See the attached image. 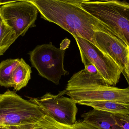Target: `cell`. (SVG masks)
I'll return each mask as SVG.
<instances>
[{
    "label": "cell",
    "mask_w": 129,
    "mask_h": 129,
    "mask_svg": "<svg viewBox=\"0 0 129 129\" xmlns=\"http://www.w3.org/2000/svg\"><path fill=\"white\" fill-rule=\"evenodd\" d=\"M1 98H0V101H1Z\"/></svg>",
    "instance_id": "cell-22"
},
{
    "label": "cell",
    "mask_w": 129,
    "mask_h": 129,
    "mask_svg": "<svg viewBox=\"0 0 129 129\" xmlns=\"http://www.w3.org/2000/svg\"><path fill=\"white\" fill-rule=\"evenodd\" d=\"M3 19L14 29L17 38L25 35L30 28L36 26L38 10L29 0L9 1L0 6Z\"/></svg>",
    "instance_id": "cell-5"
},
{
    "label": "cell",
    "mask_w": 129,
    "mask_h": 129,
    "mask_svg": "<svg viewBox=\"0 0 129 129\" xmlns=\"http://www.w3.org/2000/svg\"><path fill=\"white\" fill-rule=\"evenodd\" d=\"M34 125H27L19 126H11V129H33Z\"/></svg>",
    "instance_id": "cell-18"
},
{
    "label": "cell",
    "mask_w": 129,
    "mask_h": 129,
    "mask_svg": "<svg viewBox=\"0 0 129 129\" xmlns=\"http://www.w3.org/2000/svg\"><path fill=\"white\" fill-rule=\"evenodd\" d=\"M47 115L40 107L8 90L1 94L0 126L35 125Z\"/></svg>",
    "instance_id": "cell-3"
},
{
    "label": "cell",
    "mask_w": 129,
    "mask_h": 129,
    "mask_svg": "<svg viewBox=\"0 0 129 129\" xmlns=\"http://www.w3.org/2000/svg\"><path fill=\"white\" fill-rule=\"evenodd\" d=\"M31 67L23 58L20 59L12 74V87H13L14 91H19L26 86L31 79Z\"/></svg>",
    "instance_id": "cell-12"
},
{
    "label": "cell",
    "mask_w": 129,
    "mask_h": 129,
    "mask_svg": "<svg viewBox=\"0 0 129 129\" xmlns=\"http://www.w3.org/2000/svg\"><path fill=\"white\" fill-rule=\"evenodd\" d=\"M20 59H7L0 63V86L12 87V74L14 69L19 64Z\"/></svg>",
    "instance_id": "cell-14"
},
{
    "label": "cell",
    "mask_w": 129,
    "mask_h": 129,
    "mask_svg": "<svg viewBox=\"0 0 129 129\" xmlns=\"http://www.w3.org/2000/svg\"><path fill=\"white\" fill-rule=\"evenodd\" d=\"M17 38L15 30L3 19L0 10V56L4 55Z\"/></svg>",
    "instance_id": "cell-13"
},
{
    "label": "cell",
    "mask_w": 129,
    "mask_h": 129,
    "mask_svg": "<svg viewBox=\"0 0 129 129\" xmlns=\"http://www.w3.org/2000/svg\"><path fill=\"white\" fill-rule=\"evenodd\" d=\"M127 47H128V53L129 54V47H128V46H127Z\"/></svg>",
    "instance_id": "cell-20"
},
{
    "label": "cell",
    "mask_w": 129,
    "mask_h": 129,
    "mask_svg": "<svg viewBox=\"0 0 129 129\" xmlns=\"http://www.w3.org/2000/svg\"><path fill=\"white\" fill-rule=\"evenodd\" d=\"M83 121L98 129H123L119 126L112 114L94 110L81 116Z\"/></svg>",
    "instance_id": "cell-10"
},
{
    "label": "cell",
    "mask_w": 129,
    "mask_h": 129,
    "mask_svg": "<svg viewBox=\"0 0 129 129\" xmlns=\"http://www.w3.org/2000/svg\"><path fill=\"white\" fill-rule=\"evenodd\" d=\"M78 104L91 107L94 110L108 112L113 114H129V104L112 101H86Z\"/></svg>",
    "instance_id": "cell-11"
},
{
    "label": "cell",
    "mask_w": 129,
    "mask_h": 129,
    "mask_svg": "<svg viewBox=\"0 0 129 129\" xmlns=\"http://www.w3.org/2000/svg\"><path fill=\"white\" fill-rule=\"evenodd\" d=\"M65 53L64 49L56 47L50 42L38 45L28 54L32 66L39 74L58 85L62 76L69 74L64 67Z\"/></svg>",
    "instance_id": "cell-4"
},
{
    "label": "cell",
    "mask_w": 129,
    "mask_h": 129,
    "mask_svg": "<svg viewBox=\"0 0 129 129\" xmlns=\"http://www.w3.org/2000/svg\"><path fill=\"white\" fill-rule=\"evenodd\" d=\"M74 129H98L86 123L84 121L76 122L73 126Z\"/></svg>",
    "instance_id": "cell-17"
},
{
    "label": "cell",
    "mask_w": 129,
    "mask_h": 129,
    "mask_svg": "<svg viewBox=\"0 0 129 129\" xmlns=\"http://www.w3.org/2000/svg\"><path fill=\"white\" fill-rule=\"evenodd\" d=\"M29 1L36 6L42 18L57 24L73 37L86 39L98 47L95 32H108L101 22L80 7L82 1Z\"/></svg>",
    "instance_id": "cell-1"
},
{
    "label": "cell",
    "mask_w": 129,
    "mask_h": 129,
    "mask_svg": "<svg viewBox=\"0 0 129 129\" xmlns=\"http://www.w3.org/2000/svg\"><path fill=\"white\" fill-rule=\"evenodd\" d=\"M64 94V90L57 95L48 92L38 98H29V100L38 105L57 122L73 126L76 122L78 109L75 101L63 96Z\"/></svg>",
    "instance_id": "cell-6"
},
{
    "label": "cell",
    "mask_w": 129,
    "mask_h": 129,
    "mask_svg": "<svg viewBox=\"0 0 129 129\" xmlns=\"http://www.w3.org/2000/svg\"><path fill=\"white\" fill-rule=\"evenodd\" d=\"M113 115L119 126L123 129H129V114Z\"/></svg>",
    "instance_id": "cell-16"
},
{
    "label": "cell",
    "mask_w": 129,
    "mask_h": 129,
    "mask_svg": "<svg viewBox=\"0 0 129 129\" xmlns=\"http://www.w3.org/2000/svg\"><path fill=\"white\" fill-rule=\"evenodd\" d=\"M33 129H74L72 126L58 122L47 114L43 120L34 125Z\"/></svg>",
    "instance_id": "cell-15"
},
{
    "label": "cell",
    "mask_w": 129,
    "mask_h": 129,
    "mask_svg": "<svg viewBox=\"0 0 129 129\" xmlns=\"http://www.w3.org/2000/svg\"><path fill=\"white\" fill-rule=\"evenodd\" d=\"M0 129H11L10 126H0Z\"/></svg>",
    "instance_id": "cell-19"
},
{
    "label": "cell",
    "mask_w": 129,
    "mask_h": 129,
    "mask_svg": "<svg viewBox=\"0 0 129 129\" xmlns=\"http://www.w3.org/2000/svg\"><path fill=\"white\" fill-rule=\"evenodd\" d=\"M80 6L101 22L110 33L129 47L128 2L116 0H83Z\"/></svg>",
    "instance_id": "cell-2"
},
{
    "label": "cell",
    "mask_w": 129,
    "mask_h": 129,
    "mask_svg": "<svg viewBox=\"0 0 129 129\" xmlns=\"http://www.w3.org/2000/svg\"><path fill=\"white\" fill-rule=\"evenodd\" d=\"M74 38L76 41L80 52L95 66L106 84L110 86H115L119 82L122 73L116 63L89 41L79 37Z\"/></svg>",
    "instance_id": "cell-8"
},
{
    "label": "cell",
    "mask_w": 129,
    "mask_h": 129,
    "mask_svg": "<svg viewBox=\"0 0 129 129\" xmlns=\"http://www.w3.org/2000/svg\"><path fill=\"white\" fill-rule=\"evenodd\" d=\"M95 39L99 48L119 67L129 86V54L127 45L112 34L102 31L95 32Z\"/></svg>",
    "instance_id": "cell-9"
},
{
    "label": "cell",
    "mask_w": 129,
    "mask_h": 129,
    "mask_svg": "<svg viewBox=\"0 0 129 129\" xmlns=\"http://www.w3.org/2000/svg\"><path fill=\"white\" fill-rule=\"evenodd\" d=\"M65 94L76 104L86 101H112L129 104V87L122 89L106 85L91 84L66 88Z\"/></svg>",
    "instance_id": "cell-7"
},
{
    "label": "cell",
    "mask_w": 129,
    "mask_h": 129,
    "mask_svg": "<svg viewBox=\"0 0 129 129\" xmlns=\"http://www.w3.org/2000/svg\"><path fill=\"white\" fill-rule=\"evenodd\" d=\"M1 98V94H0V98Z\"/></svg>",
    "instance_id": "cell-21"
}]
</instances>
